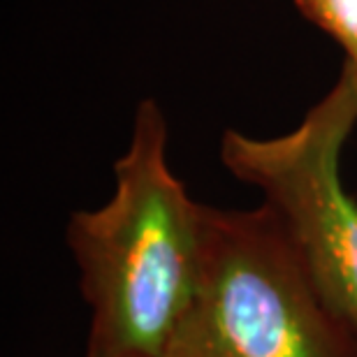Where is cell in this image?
I'll return each mask as SVG.
<instances>
[{
    "mask_svg": "<svg viewBox=\"0 0 357 357\" xmlns=\"http://www.w3.org/2000/svg\"><path fill=\"white\" fill-rule=\"evenodd\" d=\"M204 204L167 162L160 105H137L126 153L114 162V192L73 211L66 244L91 309L84 357H162L202 269Z\"/></svg>",
    "mask_w": 357,
    "mask_h": 357,
    "instance_id": "1",
    "label": "cell"
},
{
    "mask_svg": "<svg viewBox=\"0 0 357 357\" xmlns=\"http://www.w3.org/2000/svg\"><path fill=\"white\" fill-rule=\"evenodd\" d=\"M162 357H357L265 209L204 204L202 269Z\"/></svg>",
    "mask_w": 357,
    "mask_h": 357,
    "instance_id": "2",
    "label": "cell"
},
{
    "mask_svg": "<svg viewBox=\"0 0 357 357\" xmlns=\"http://www.w3.org/2000/svg\"><path fill=\"white\" fill-rule=\"evenodd\" d=\"M357 128V73L344 63L334 86L283 135L225 130L220 160L258 188L323 302L357 339V197L341 181V155Z\"/></svg>",
    "mask_w": 357,
    "mask_h": 357,
    "instance_id": "3",
    "label": "cell"
},
{
    "mask_svg": "<svg viewBox=\"0 0 357 357\" xmlns=\"http://www.w3.org/2000/svg\"><path fill=\"white\" fill-rule=\"evenodd\" d=\"M295 5L344 49V63L357 73V0H295Z\"/></svg>",
    "mask_w": 357,
    "mask_h": 357,
    "instance_id": "4",
    "label": "cell"
}]
</instances>
